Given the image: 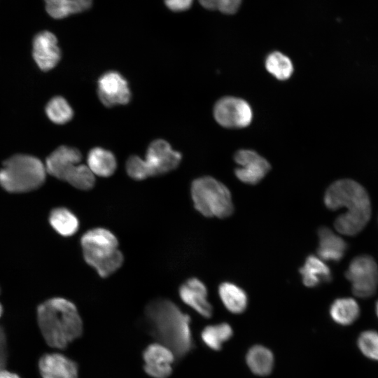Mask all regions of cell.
I'll use <instances>...</instances> for the list:
<instances>
[{
    "label": "cell",
    "mask_w": 378,
    "mask_h": 378,
    "mask_svg": "<svg viewBox=\"0 0 378 378\" xmlns=\"http://www.w3.org/2000/svg\"><path fill=\"white\" fill-rule=\"evenodd\" d=\"M144 316L152 336L169 348L176 358L190 351V318L174 302L165 298L153 300L146 305Z\"/></svg>",
    "instance_id": "cell-1"
},
{
    "label": "cell",
    "mask_w": 378,
    "mask_h": 378,
    "mask_svg": "<svg viewBox=\"0 0 378 378\" xmlns=\"http://www.w3.org/2000/svg\"><path fill=\"white\" fill-rule=\"evenodd\" d=\"M326 207L335 211L346 208L334 223L336 230L344 235L353 236L360 232L368 223L371 205L365 189L351 179H340L332 183L324 196Z\"/></svg>",
    "instance_id": "cell-2"
},
{
    "label": "cell",
    "mask_w": 378,
    "mask_h": 378,
    "mask_svg": "<svg viewBox=\"0 0 378 378\" xmlns=\"http://www.w3.org/2000/svg\"><path fill=\"white\" fill-rule=\"evenodd\" d=\"M41 333L52 348L62 349L83 334V324L76 305L62 298L49 299L37 308Z\"/></svg>",
    "instance_id": "cell-3"
},
{
    "label": "cell",
    "mask_w": 378,
    "mask_h": 378,
    "mask_svg": "<svg viewBox=\"0 0 378 378\" xmlns=\"http://www.w3.org/2000/svg\"><path fill=\"white\" fill-rule=\"evenodd\" d=\"M80 245L85 261L102 278L111 276L122 265L124 256L118 248V240L108 229L88 230L80 238Z\"/></svg>",
    "instance_id": "cell-4"
},
{
    "label": "cell",
    "mask_w": 378,
    "mask_h": 378,
    "mask_svg": "<svg viewBox=\"0 0 378 378\" xmlns=\"http://www.w3.org/2000/svg\"><path fill=\"white\" fill-rule=\"evenodd\" d=\"M46 173L45 164L38 158L17 154L4 162L0 169V185L9 192H29L43 184Z\"/></svg>",
    "instance_id": "cell-5"
},
{
    "label": "cell",
    "mask_w": 378,
    "mask_h": 378,
    "mask_svg": "<svg viewBox=\"0 0 378 378\" xmlns=\"http://www.w3.org/2000/svg\"><path fill=\"white\" fill-rule=\"evenodd\" d=\"M190 193L195 209L206 217L225 218L234 211L230 191L214 177L206 176L195 179Z\"/></svg>",
    "instance_id": "cell-6"
},
{
    "label": "cell",
    "mask_w": 378,
    "mask_h": 378,
    "mask_svg": "<svg viewBox=\"0 0 378 378\" xmlns=\"http://www.w3.org/2000/svg\"><path fill=\"white\" fill-rule=\"evenodd\" d=\"M345 276L351 284L352 292L358 298H369L378 288V266L370 255H359L353 259Z\"/></svg>",
    "instance_id": "cell-7"
},
{
    "label": "cell",
    "mask_w": 378,
    "mask_h": 378,
    "mask_svg": "<svg viewBox=\"0 0 378 378\" xmlns=\"http://www.w3.org/2000/svg\"><path fill=\"white\" fill-rule=\"evenodd\" d=\"M214 116L216 121L223 127L243 128L251 124L253 111L246 100L227 96L218 99L215 104Z\"/></svg>",
    "instance_id": "cell-8"
},
{
    "label": "cell",
    "mask_w": 378,
    "mask_h": 378,
    "mask_svg": "<svg viewBox=\"0 0 378 378\" xmlns=\"http://www.w3.org/2000/svg\"><path fill=\"white\" fill-rule=\"evenodd\" d=\"M181 159V153L173 150L167 141L159 139L150 144L143 160L148 177H151L173 171Z\"/></svg>",
    "instance_id": "cell-9"
},
{
    "label": "cell",
    "mask_w": 378,
    "mask_h": 378,
    "mask_svg": "<svg viewBox=\"0 0 378 378\" xmlns=\"http://www.w3.org/2000/svg\"><path fill=\"white\" fill-rule=\"evenodd\" d=\"M81 159L78 149L61 146L47 158L45 167L47 173L69 183L80 165Z\"/></svg>",
    "instance_id": "cell-10"
},
{
    "label": "cell",
    "mask_w": 378,
    "mask_h": 378,
    "mask_svg": "<svg viewBox=\"0 0 378 378\" xmlns=\"http://www.w3.org/2000/svg\"><path fill=\"white\" fill-rule=\"evenodd\" d=\"M97 94L101 102L106 107L127 104L131 99L127 80L115 71H108L99 77Z\"/></svg>",
    "instance_id": "cell-11"
},
{
    "label": "cell",
    "mask_w": 378,
    "mask_h": 378,
    "mask_svg": "<svg viewBox=\"0 0 378 378\" xmlns=\"http://www.w3.org/2000/svg\"><path fill=\"white\" fill-rule=\"evenodd\" d=\"M238 167L234 169L236 177L241 182L254 185L259 183L269 172V162L257 152L240 149L234 156Z\"/></svg>",
    "instance_id": "cell-12"
},
{
    "label": "cell",
    "mask_w": 378,
    "mask_h": 378,
    "mask_svg": "<svg viewBox=\"0 0 378 378\" xmlns=\"http://www.w3.org/2000/svg\"><path fill=\"white\" fill-rule=\"evenodd\" d=\"M144 369L153 378H167L172 372L176 356L167 346L159 343L148 345L143 353Z\"/></svg>",
    "instance_id": "cell-13"
},
{
    "label": "cell",
    "mask_w": 378,
    "mask_h": 378,
    "mask_svg": "<svg viewBox=\"0 0 378 378\" xmlns=\"http://www.w3.org/2000/svg\"><path fill=\"white\" fill-rule=\"evenodd\" d=\"M33 57L42 71L53 69L61 59V50L56 36L44 30L38 32L33 39Z\"/></svg>",
    "instance_id": "cell-14"
},
{
    "label": "cell",
    "mask_w": 378,
    "mask_h": 378,
    "mask_svg": "<svg viewBox=\"0 0 378 378\" xmlns=\"http://www.w3.org/2000/svg\"><path fill=\"white\" fill-rule=\"evenodd\" d=\"M181 300L204 318H210L213 307L208 300L207 288L197 278H190L178 289Z\"/></svg>",
    "instance_id": "cell-15"
},
{
    "label": "cell",
    "mask_w": 378,
    "mask_h": 378,
    "mask_svg": "<svg viewBox=\"0 0 378 378\" xmlns=\"http://www.w3.org/2000/svg\"><path fill=\"white\" fill-rule=\"evenodd\" d=\"M42 378H78L77 363L59 353H47L38 360Z\"/></svg>",
    "instance_id": "cell-16"
},
{
    "label": "cell",
    "mask_w": 378,
    "mask_h": 378,
    "mask_svg": "<svg viewBox=\"0 0 378 378\" xmlns=\"http://www.w3.org/2000/svg\"><path fill=\"white\" fill-rule=\"evenodd\" d=\"M318 235V256L323 261L340 260L346 250L344 240L327 227H320Z\"/></svg>",
    "instance_id": "cell-17"
},
{
    "label": "cell",
    "mask_w": 378,
    "mask_h": 378,
    "mask_svg": "<svg viewBox=\"0 0 378 378\" xmlns=\"http://www.w3.org/2000/svg\"><path fill=\"white\" fill-rule=\"evenodd\" d=\"M302 283L309 288H314L332 279L330 269L318 256L309 255L300 269Z\"/></svg>",
    "instance_id": "cell-18"
},
{
    "label": "cell",
    "mask_w": 378,
    "mask_h": 378,
    "mask_svg": "<svg viewBox=\"0 0 378 378\" xmlns=\"http://www.w3.org/2000/svg\"><path fill=\"white\" fill-rule=\"evenodd\" d=\"M87 165L94 176L109 177L115 172L117 162L112 152L103 148L95 147L88 154Z\"/></svg>",
    "instance_id": "cell-19"
},
{
    "label": "cell",
    "mask_w": 378,
    "mask_h": 378,
    "mask_svg": "<svg viewBox=\"0 0 378 378\" xmlns=\"http://www.w3.org/2000/svg\"><path fill=\"white\" fill-rule=\"evenodd\" d=\"M218 295L225 307L232 314H241L247 307L246 292L233 283H221L218 287Z\"/></svg>",
    "instance_id": "cell-20"
},
{
    "label": "cell",
    "mask_w": 378,
    "mask_h": 378,
    "mask_svg": "<svg viewBox=\"0 0 378 378\" xmlns=\"http://www.w3.org/2000/svg\"><path fill=\"white\" fill-rule=\"evenodd\" d=\"M246 361L253 374L267 376L272 371L274 358L272 352L267 347L255 345L248 351Z\"/></svg>",
    "instance_id": "cell-21"
},
{
    "label": "cell",
    "mask_w": 378,
    "mask_h": 378,
    "mask_svg": "<svg viewBox=\"0 0 378 378\" xmlns=\"http://www.w3.org/2000/svg\"><path fill=\"white\" fill-rule=\"evenodd\" d=\"M47 13L54 19H63L90 8L92 0H44Z\"/></svg>",
    "instance_id": "cell-22"
},
{
    "label": "cell",
    "mask_w": 378,
    "mask_h": 378,
    "mask_svg": "<svg viewBox=\"0 0 378 378\" xmlns=\"http://www.w3.org/2000/svg\"><path fill=\"white\" fill-rule=\"evenodd\" d=\"M49 222L52 228L64 237L74 235L79 228V220L76 216L64 207L52 209L50 214Z\"/></svg>",
    "instance_id": "cell-23"
},
{
    "label": "cell",
    "mask_w": 378,
    "mask_h": 378,
    "mask_svg": "<svg viewBox=\"0 0 378 378\" xmlns=\"http://www.w3.org/2000/svg\"><path fill=\"white\" fill-rule=\"evenodd\" d=\"M359 306L353 298H343L335 300L330 308V315L337 323L347 326L354 323L359 316Z\"/></svg>",
    "instance_id": "cell-24"
},
{
    "label": "cell",
    "mask_w": 378,
    "mask_h": 378,
    "mask_svg": "<svg viewBox=\"0 0 378 378\" xmlns=\"http://www.w3.org/2000/svg\"><path fill=\"white\" fill-rule=\"evenodd\" d=\"M233 335L231 326L227 323L211 325L205 327L201 332L203 342L211 349L219 351L223 344Z\"/></svg>",
    "instance_id": "cell-25"
},
{
    "label": "cell",
    "mask_w": 378,
    "mask_h": 378,
    "mask_svg": "<svg viewBox=\"0 0 378 378\" xmlns=\"http://www.w3.org/2000/svg\"><path fill=\"white\" fill-rule=\"evenodd\" d=\"M265 64L267 71L279 80H286L293 74V65L291 60L281 52L270 53Z\"/></svg>",
    "instance_id": "cell-26"
},
{
    "label": "cell",
    "mask_w": 378,
    "mask_h": 378,
    "mask_svg": "<svg viewBox=\"0 0 378 378\" xmlns=\"http://www.w3.org/2000/svg\"><path fill=\"white\" fill-rule=\"evenodd\" d=\"M46 113L52 122L58 125L66 123L74 115L71 106L64 97L59 96L49 101L46 106Z\"/></svg>",
    "instance_id": "cell-27"
},
{
    "label": "cell",
    "mask_w": 378,
    "mask_h": 378,
    "mask_svg": "<svg viewBox=\"0 0 378 378\" xmlns=\"http://www.w3.org/2000/svg\"><path fill=\"white\" fill-rule=\"evenodd\" d=\"M358 346L365 356L378 360V332L373 330L362 332L358 340Z\"/></svg>",
    "instance_id": "cell-28"
},
{
    "label": "cell",
    "mask_w": 378,
    "mask_h": 378,
    "mask_svg": "<svg viewBox=\"0 0 378 378\" xmlns=\"http://www.w3.org/2000/svg\"><path fill=\"white\" fill-rule=\"evenodd\" d=\"M125 167L128 176L134 180L141 181L148 178L144 160L137 155H131L126 162Z\"/></svg>",
    "instance_id": "cell-29"
},
{
    "label": "cell",
    "mask_w": 378,
    "mask_h": 378,
    "mask_svg": "<svg viewBox=\"0 0 378 378\" xmlns=\"http://www.w3.org/2000/svg\"><path fill=\"white\" fill-rule=\"evenodd\" d=\"M241 0H217L216 10L223 13L233 14L237 11Z\"/></svg>",
    "instance_id": "cell-30"
},
{
    "label": "cell",
    "mask_w": 378,
    "mask_h": 378,
    "mask_svg": "<svg viewBox=\"0 0 378 378\" xmlns=\"http://www.w3.org/2000/svg\"><path fill=\"white\" fill-rule=\"evenodd\" d=\"M8 358L7 340L4 328L0 326V371L5 369Z\"/></svg>",
    "instance_id": "cell-31"
},
{
    "label": "cell",
    "mask_w": 378,
    "mask_h": 378,
    "mask_svg": "<svg viewBox=\"0 0 378 378\" xmlns=\"http://www.w3.org/2000/svg\"><path fill=\"white\" fill-rule=\"evenodd\" d=\"M193 0H164L167 7L174 12L188 10L192 4Z\"/></svg>",
    "instance_id": "cell-32"
},
{
    "label": "cell",
    "mask_w": 378,
    "mask_h": 378,
    "mask_svg": "<svg viewBox=\"0 0 378 378\" xmlns=\"http://www.w3.org/2000/svg\"><path fill=\"white\" fill-rule=\"evenodd\" d=\"M200 5L206 9L216 10L217 0H198Z\"/></svg>",
    "instance_id": "cell-33"
},
{
    "label": "cell",
    "mask_w": 378,
    "mask_h": 378,
    "mask_svg": "<svg viewBox=\"0 0 378 378\" xmlns=\"http://www.w3.org/2000/svg\"><path fill=\"white\" fill-rule=\"evenodd\" d=\"M0 378H20L17 374L4 369L0 371Z\"/></svg>",
    "instance_id": "cell-34"
},
{
    "label": "cell",
    "mask_w": 378,
    "mask_h": 378,
    "mask_svg": "<svg viewBox=\"0 0 378 378\" xmlns=\"http://www.w3.org/2000/svg\"><path fill=\"white\" fill-rule=\"evenodd\" d=\"M2 312H3V308H2V306H1V304L0 303V317L1 316Z\"/></svg>",
    "instance_id": "cell-35"
},
{
    "label": "cell",
    "mask_w": 378,
    "mask_h": 378,
    "mask_svg": "<svg viewBox=\"0 0 378 378\" xmlns=\"http://www.w3.org/2000/svg\"><path fill=\"white\" fill-rule=\"evenodd\" d=\"M376 312H377V314L378 316V302H377V305H376Z\"/></svg>",
    "instance_id": "cell-36"
}]
</instances>
